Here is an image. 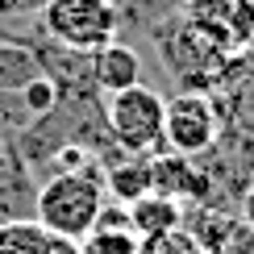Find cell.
Wrapping results in <instances>:
<instances>
[{"instance_id": "9c48e42d", "label": "cell", "mask_w": 254, "mask_h": 254, "mask_svg": "<svg viewBox=\"0 0 254 254\" xmlns=\"http://www.w3.org/2000/svg\"><path fill=\"white\" fill-rule=\"evenodd\" d=\"M188 234H192V242H196L200 254H225L229 242L238 238V221L225 217V213H217V208H196Z\"/></svg>"}, {"instance_id": "7a4b0ae2", "label": "cell", "mask_w": 254, "mask_h": 254, "mask_svg": "<svg viewBox=\"0 0 254 254\" xmlns=\"http://www.w3.org/2000/svg\"><path fill=\"white\" fill-rule=\"evenodd\" d=\"M104 121H109V133L117 137L121 150L150 158L163 146V121H167V100L158 96L154 88H125L113 92L109 104H104Z\"/></svg>"}, {"instance_id": "2e32d148", "label": "cell", "mask_w": 254, "mask_h": 254, "mask_svg": "<svg viewBox=\"0 0 254 254\" xmlns=\"http://www.w3.org/2000/svg\"><path fill=\"white\" fill-rule=\"evenodd\" d=\"M242 221H246V229L254 234V184H250V192H246V200H242Z\"/></svg>"}, {"instance_id": "8992f818", "label": "cell", "mask_w": 254, "mask_h": 254, "mask_svg": "<svg viewBox=\"0 0 254 254\" xmlns=\"http://www.w3.org/2000/svg\"><path fill=\"white\" fill-rule=\"evenodd\" d=\"M129 208V229L137 238H158V234H171V229L184 225V204L171 196H158V192H146L142 200H133Z\"/></svg>"}, {"instance_id": "8fae6325", "label": "cell", "mask_w": 254, "mask_h": 254, "mask_svg": "<svg viewBox=\"0 0 254 254\" xmlns=\"http://www.w3.org/2000/svg\"><path fill=\"white\" fill-rule=\"evenodd\" d=\"M79 254H142V238L133 229H92L79 238Z\"/></svg>"}, {"instance_id": "4fadbf2b", "label": "cell", "mask_w": 254, "mask_h": 254, "mask_svg": "<svg viewBox=\"0 0 254 254\" xmlns=\"http://www.w3.org/2000/svg\"><path fill=\"white\" fill-rule=\"evenodd\" d=\"M142 254H196V242L184 225L171 229V234H158V238H142Z\"/></svg>"}, {"instance_id": "52a82bcc", "label": "cell", "mask_w": 254, "mask_h": 254, "mask_svg": "<svg viewBox=\"0 0 254 254\" xmlns=\"http://www.w3.org/2000/svg\"><path fill=\"white\" fill-rule=\"evenodd\" d=\"M96 83L104 92H125V88H137L142 83V59H137L133 46L125 42H109V46L96 50Z\"/></svg>"}, {"instance_id": "5b68a950", "label": "cell", "mask_w": 254, "mask_h": 254, "mask_svg": "<svg viewBox=\"0 0 254 254\" xmlns=\"http://www.w3.org/2000/svg\"><path fill=\"white\" fill-rule=\"evenodd\" d=\"M150 184L158 196H171V200H204L208 188H213V179L204 171H196L192 158L188 154H175V150H158L150 158Z\"/></svg>"}, {"instance_id": "5bb4252c", "label": "cell", "mask_w": 254, "mask_h": 254, "mask_svg": "<svg viewBox=\"0 0 254 254\" xmlns=\"http://www.w3.org/2000/svg\"><path fill=\"white\" fill-rule=\"evenodd\" d=\"M234 0H188V21L208 29H225V13Z\"/></svg>"}, {"instance_id": "30bf717a", "label": "cell", "mask_w": 254, "mask_h": 254, "mask_svg": "<svg viewBox=\"0 0 254 254\" xmlns=\"http://www.w3.org/2000/svg\"><path fill=\"white\" fill-rule=\"evenodd\" d=\"M50 250V229L38 221H8L0 225V254H46Z\"/></svg>"}, {"instance_id": "6da1fadb", "label": "cell", "mask_w": 254, "mask_h": 254, "mask_svg": "<svg viewBox=\"0 0 254 254\" xmlns=\"http://www.w3.org/2000/svg\"><path fill=\"white\" fill-rule=\"evenodd\" d=\"M104 208V179L96 171H63L38 192V225L59 238H88Z\"/></svg>"}, {"instance_id": "3957f363", "label": "cell", "mask_w": 254, "mask_h": 254, "mask_svg": "<svg viewBox=\"0 0 254 254\" xmlns=\"http://www.w3.org/2000/svg\"><path fill=\"white\" fill-rule=\"evenodd\" d=\"M42 29L71 50L96 55L117 34V4L113 0H46L42 4Z\"/></svg>"}, {"instance_id": "ba28073f", "label": "cell", "mask_w": 254, "mask_h": 254, "mask_svg": "<svg viewBox=\"0 0 254 254\" xmlns=\"http://www.w3.org/2000/svg\"><path fill=\"white\" fill-rule=\"evenodd\" d=\"M104 192H109L113 200H121V204H133V200H142L146 192H154V184H150V158L133 154V158H125V163L109 167V175H104Z\"/></svg>"}, {"instance_id": "7c38bea8", "label": "cell", "mask_w": 254, "mask_h": 254, "mask_svg": "<svg viewBox=\"0 0 254 254\" xmlns=\"http://www.w3.org/2000/svg\"><path fill=\"white\" fill-rule=\"evenodd\" d=\"M225 34H229V46H250L254 42V0H234L225 13Z\"/></svg>"}, {"instance_id": "277c9868", "label": "cell", "mask_w": 254, "mask_h": 254, "mask_svg": "<svg viewBox=\"0 0 254 254\" xmlns=\"http://www.w3.org/2000/svg\"><path fill=\"white\" fill-rule=\"evenodd\" d=\"M217 109L204 92H179L167 100V121H163V146L175 154H204L217 142Z\"/></svg>"}, {"instance_id": "e0dca14e", "label": "cell", "mask_w": 254, "mask_h": 254, "mask_svg": "<svg viewBox=\"0 0 254 254\" xmlns=\"http://www.w3.org/2000/svg\"><path fill=\"white\" fill-rule=\"evenodd\" d=\"M4 184H8V158L0 154V188H4Z\"/></svg>"}, {"instance_id": "9a60e30c", "label": "cell", "mask_w": 254, "mask_h": 254, "mask_svg": "<svg viewBox=\"0 0 254 254\" xmlns=\"http://www.w3.org/2000/svg\"><path fill=\"white\" fill-rule=\"evenodd\" d=\"M25 109L29 113H50V109H55V83H50V79H29L25 83Z\"/></svg>"}]
</instances>
